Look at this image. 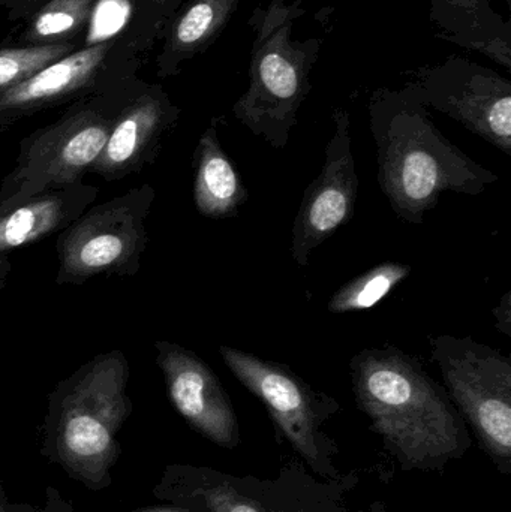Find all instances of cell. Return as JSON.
Masks as SVG:
<instances>
[{
  "label": "cell",
  "instance_id": "obj_26",
  "mask_svg": "<svg viewBox=\"0 0 511 512\" xmlns=\"http://www.w3.org/2000/svg\"><path fill=\"white\" fill-rule=\"evenodd\" d=\"M162 2L176 3L179 2V0H162Z\"/></svg>",
  "mask_w": 511,
  "mask_h": 512
},
{
  "label": "cell",
  "instance_id": "obj_25",
  "mask_svg": "<svg viewBox=\"0 0 511 512\" xmlns=\"http://www.w3.org/2000/svg\"><path fill=\"white\" fill-rule=\"evenodd\" d=\"M6 2H30V0H0V3Z\"/></svg>",
  "mask_w": 511,
  "mask_h": 512
},
{
  "label": "cell",
  "instance_id": "obj_10",
  "mask_svg": "<svg viewBox=\"0 0 511 512\" xmlns=\"http://www.w3.org/2000/svg\"><path fill=\"white\" fill-rule=\"evenodd\" d=\"M333 125L323 168L305 189L291 230V256L300 268L308 267L312 252L335 236L356 213L359 177L351 149L348 111L336 108Z\"/></svg>",
  "mask_w": 511,
  "mask_h": 512
},
{
  "label": "cell",
  "instance_id": "obj_5",
  "mask_svg": "<svg viewBox=\"0 0 511 512\" xmlns=\"http://www.w3.org/2000/svg\"><path fill=\"white\" fill-rule=\"evenodd\" d=\"M126 101L105 93L78 102L56 122L23 138L15 167L3 179L0 203L83 183Z\"/></svg>",
  "mask_w": 511,
  "mask_h": 512
},
{
  "label": "cell",
  "instance_id": "obj_23",
  "mask_svg": "<svg viewBox=\"0 0 511 512\" xmlns=\"http://www.w3.org/2000/svg\"><path fill=\"white\" fill-rule=\"evenodd\" d=\"M11 270L12 264L11 261H9L8 256L0 255V292L5 288L6 279H8Z\"/></svg>",
  "mask_w": 511,
  "mask_h": 512
},
{
  "label": "cell",
  "instance_id": "obj_13",
  "mask_svg": "<svg viewBox=\"0 0 511 512\" xmlns=\"http://www.w3.org/2000/svg\"><path fill=\"white\" fill-rule=\"evenodd\" d=\"M113 42H99L50 63L0 96V128L90 93L105 95L102 77Z\"/></svg>",
  "mask_w": 511,
  "mask_h": 512
},
{
  "label": "cell",
  "instance_id": "obj_4",
  "mask_svg": "<svg viewBox=\"0 0 511 512\" xmlns=\"http://www.w3.org/2000/svg\"><path fill=\"white\" fill-rule=\"evenodd\" d=\"M129 363L119 349L81 364L50 397L54 444L63 466L86 483L107 480L116 436L132 411Z\"/></svg>",
  "mask_w": 511,
  "mask_h": 512
},
{
  "label": "cell",
  "instance_id": "obj_2",
  "mask_svg": "<svg viewBox=\"0 0 511 512\" xmlns=\"http://www.w3.org/2000/svg\"><path fill=\"white\" fill-rule=\"evenodd\" d=\"M350 373L357 406L405 469L440 468L468 447L464 418L416 355L393 345L363 349Z\"/></svg>",
  "mask_w": 511,
  "mask_h": 512
},
{
  "label": "cell",
  "instance_id": "obj_22",
  "mask_svg": "<svg viewBox=\"0 0 511 512\" xmlns=\"http://www.w3.org/2000/svg\"><path fill=\"white\" fill-rule=\"evenodd\" d=\"M495 316V328L511 337V291L501 297L500 303L492 310Z\"/></svg>",
  "mask_w": 511,
  "mask_h": 512
},
{
  "label": "cell",
  "instance_id": "obj_14",
  "mask_svg": "<svg viewBox=\"0 0 511 512\" xmlns=\"http://www.w3.org/2000/svg\"><path fill=\"white\" fill-rule=\"evenodd\" d=\"M96 186H60L0 203V255L62 233L98 198Z\"/></svg>",
  "mask_w": 511,
  "mask_h": 512
},
{
  "label": "cell",
  "instance_id": "obj_7",
  "mask_svg": "<svg viewBox=\"0 0 511 512\" xmlns=\"http://www.w3.org/2000/svg\"><path fill=\"white\" fill-rule=\"evenodd\" d=\"M446 391L486 453L504 472L511 456V358L471 337H431Z\"/></svg>",
  "mask_w": 511,
  "mask_h": 512
},
{
  "label": "cell",
  "instance_id": "obj_8",
  "mask_svg": "<svg viewBox=\"0 0 511 512\" xmlns=\"http://www.w3.org/2000/svg\"><path fill=\"white\" fill-rule=\"evenodd\" d=\"M408 86L428 108L511 156V81L468 57L450 56L410 72Z\"/></svg>",
  "mask_w": 511,
  "mask_h": 512
},
{
  "label": "cell",
  "instance_id": "obj_18",
  "mask_svg": "<svg viewBox=\"0 0 511 512\" xmlns=\"http://www.w3.org/2000/svg\"><path fill=\"white\" fill-rule=\"evenodd\" d=\"M411 271L413 267L402 262H381L342 285L330 298L327 310L333 315H344L372 309L404 282Z\"/></svg>",
  "mask_w": 511,
  "mask_h": 512
},
{
  "label": "cell",
  "instance_id": "obj_17",
  "mask_svg": "<svg viewBox=\"0 0 511 512\" xmlns=\"http://www.w3.org/2000/svg\"><path fill=\"white\" fill-rule=\"evenodd\" d=\"M242 0H189L174 15L158 57V74L173 77L227 29Z\"/></svg>",
  "mask_w": 511,
  "mask_h": 512
},
{
  "label": "cell",
  "instance_id": "obj_20",
  "mask_svg": "<svg viewBox=\"0 0 511 512\" xmlns=\"http://www.w3.org/2000/svg\"><path fill=\"white\" fill-rule=\"evenodd\" d=\"M74 51L72 42L26 45L0 50V96L44 66Z\"/></svg>",
  "mask_w": 511,
  "mask_h": 512
},
{
  "label": "cell",
  "instance_id": "obj_1",
  "mask_svg": "<svg viewBox=\"0 0 511 512\" xmlns=\"http://www.w3.org/2000/svg\"><path fill=\"white\" fill-rule=\"evenodd\" d=\"M378 186L405 224L422 225L444 192L477 197L500 177L452 143L408 84L380 87L368 101Z\"/></svg>",
  "mask_w": 511,
  "mask_h": 512
},
{
  "label": "cell",
  "instance_id": "obj_9",
  "mask_svg": "<svg viewBox=\"0 0 511 512\" xmlns=\"http://www.w3.org/2000/svg\"><path fill=\"white\" fill-rule=\"evenodd\" d=\"M219 354L234 378L263 402L291 447L318 469L320 426L335 409V402L326 394L317 393L287 364L264 360L231 346H219Z\"/></svg>",
  "mask_w": 511,
  "mask_h": 512
},
{
  "label": "cell",
  "instance_id": "obj_24",
  "mask_svg": "<svg viewBox=\"0 0 511 512\" xmlns=\"http://www.w3.org/2000/svg\"><path fill=\"white\" fill-rule=\"evenodd\" d=\"M140 512H191L188 510H182V508H153V510H144Z\"/></svg>",
  "mask_w": 511,
  "mask_h": 512
},
{
  "label": "cell",
  "instance_id": "obj_21",
  "mask_svg": "<svg viewBox=\"0 0 511 512\" xmlns=\"http://www.w3.org/2000/svg\"><path fill=\"white\" fill-rule=\"evenodd\" d=\"M197 493L203 496L212 512H266L228 486L201 487Z\"/></svg>",
  "mask_w": 511,
  "mask_h": 512
},
{
  "label": "cell",
  "instance_id": "obj_6",
  "mask_svg": "<svg viewBox=\"0 0 511 512\" xmlns=\"http://www.w3.org/2000/svg\"><path fill=\"white\" fill-rule=\"evenodd\" d=\"M155 198V188L146 183L78 216L57 237V285L135 276L149 245L147 218Z\"/></svg>",
  "mask_w": 511,
  "mask_h": 512
},
{
  "label": "cell",
  "instance_id": "obj_11",
  "mask_svg": "<svg viewBox=\"0 0 511 512\" xmlns=\"http://www.w3.org/2000/svg\"><path fill=\"white\" fill-rule=\"evenodd\" d=\"M155 351L168 397L186 423L219 447H236L240 441L236 411L209 364L170 340H156Z\"/></svg>",
  "mask_w": 511,
  "mask_h": 512
},
{
  "label": "cell",
  "instance_id": "obj_15",
  "mask_svg": "<svg viewBox=\"0 0 511 512\" xmlns=\"http://www.w3.org/2000/svg\"><path fill=\"white\" fill-rule=\"evenodd\" d=\"M437 36L511 71V27L489 0H426Z\"/></svg>",
  "mask_w": 511,
  "mask_h": 512
},
{
  "label": "cell",
  "instance_id": "obj_16",
  "mask_svg": "<svg viewBox=\"0 0 511 512\" xmlns=\"http://www.w3.org/2000/svg\"><path fill=\"white\" fill-rule=\"evenodd\" d=\"M218 120H213L195 147L194 204L204 218H236L240 207L248 201L249 192L242 177L218 137Z\"/></svg>",
  "mask_w": 511,
  "mask_h": 512
},
{
  "label": "cell",
  "instance_id": "obj_19",
  "mask_svg": "<svg viewBox=\"0 0 511 512\" xmlns=\"http://www.w3.org/2000/svg\"><path fill=\"white\" fill-rule=\"evenodd\" d=\"M93 0H48L23 35L26 45L56 44L86 24Z\"/></svg>",
  "mask_w": 511,
  "mask_h": 512
},
{
  "label": "cell",
  "instance_id": "obj_27",
  "mask_svg": "<svg viewBox=\"0 0 511 512\" xmlns=\"http://www.w3.org/2000/svg\"><path fill=\"white\" fill-rule=\"evenodd\" d=\"M509 2H510V0H509Z\"/></svg>",
  "mask_w": 511,
  "mask_h": 512
},
{
  "label": "cell",
  "instance_id": "obj_12",
  "mask_svg": "<svg viewBox=\"0 0 511 512\" xmlns=\"http://www.w3.org/2000/svg\"><path fill=\"white\" fill-rule=\"evenodd\" d=\"M180 110L161 87H149L125 102L90 173L117 182L141 173L161 153L165 135L176 126Z\"/></svg>",
  "mask_w": 511,
  "mask_h": 512
},
{
  "label": "cell",
  "instance_id": "obj_3",
  "mask_svg": "<svg viewBox=\"0 0 511 512\" xmlns=\"http://www.w3.org/2000/svg\"><path fill=\"white\" fill-rule=\"evenodd\" d=\"M305 14L302 0H270L257 6L248 21L254 33L248 89L233 105V114L273 149L287 147L320 59V38L293 36L294 24Z\"/></svg>",
  "mask_w": 511,
  "mask_h": 512
}]
</instances>
